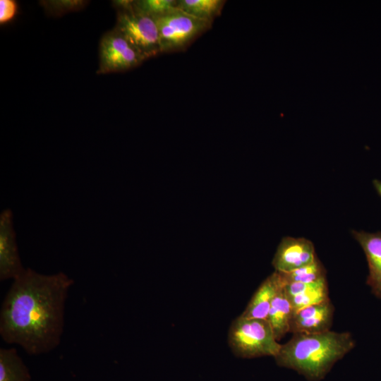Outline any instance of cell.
<instances>
[{"label": "cell", "mask_w": 381, "mask_h": 381, "mask_svg": "<svg viewBox=\"0 0 381 381\" xmlns=\"http://www.w3.org/2000/svg\"><path fill=\"white\" fill-rule=\"evenodd\" d=\"M73 284L62 272L44 274L26 268L13 279L2 302V339L32 356L56 349L64 332L66 301Z\"/></svg>", "instance_id": "cell-1"}, {"label": "cell", "mask_w": 381, "mask_h": 381, "mask_svg": "<svg viewBox=\"0 0 381 381\" xmlns=\"http://www.w3.org/2000/svg\"><path fill=\"white\" fill-rule=\"evenodd\" d=\"M355 346L349 332L296 333L281 345L274 358L279 367L293 370L309 381H320Z\"/></svg>", "instance_id": "cell-2"}, {"label": "cell", "mask_w": 381, "mask_h": 381, "mask_svg": "<svg viewBox=\"0 0 381 381\" xmlns=\"http://www.w3.org/2000/svg\"><path fill=\"white\" fill-rule=\"evenodd\" d=\"M228 344L234 356L241 358H274L282 345L275 339L267 320L241 315L229 327Z\"/></svg>", "instance_id": "cell-3"}, {"label": "cell", "mask_w": 381, "mask_h": 381, "mask_svg": "<svg viewBox=\"0 0 381 381\" xmlns=\"http://www.w3.org/2000/svg\"><path fill=\"white\" fill-rule=\"evenodd\" d=\"M153 18L158 28L162 53L183 51L212 25V23L177 7Z\"/></svg>", "instance_id": "cell-4"}, {"label": "cell", "mask_w": 381, "mask_h": 381, "mask_svg": "<svg viewBox=\"0 0 381 381\" xmlns=\"http://www.w3.org/2000/svg\"><path fill=\"white\" fill-rule=\"evenodd\" d=\"M116 32L122 35L144 59L162 53L158 28L151 16L134 7L119 13Z\"/></svg>", "instance_id": "cell-5"}, {"label": "cell", "mask_w": 381, "mask_h": 381, "mask_svg": "<svg viewBox=\"0 0 381 381\" xmlns=\"http://www.w3.org/2000/svg\"><path fill=\"white\" fill-rule=\"evenodd\" d=\"M102 73L121 71L139 65L143 57L116 31L105 35L99 47Z\"/></svg>", "instance_id": "cell-6"}, {"label": "cell", "mask_w": 381, "mask_h": 381, "mask_svg": "<svg viewBox=\"0 0 381 381\" xmlns=\"http://www.w3.org/2000/svg\"><path fill=\"white\" fill-rule=\"evenodd\" d=\"M25 270L16 242L13 212L6 209L0 214V280L15 279Z\"/></svg>", "instance_id": "cell-7"}, {"label": "cell", "mask_w": 381, "mask_h": 381, "mask_svg": "<svg viewBox=\"0 0 381 381\" xmlns=\"http://www.w3.org/2000/svg\"><path fill=\"white\" fill-rule=\"evenodd\" d=\"M316 258L311 241L303 237L285 236L277 246L272 265L274 271L286 273L312 262Z\"/></svg>", "instance_id": "cell-8"}, {"label": "cell", "mask_w": 381, "mask_h": 381, "mask_svg": "<svg viewBox=\"0 0 381 381\" xmlns=\"http://www.w3.org/2000/svg\"><path fill=\"white\" fill-rule=\"evenodd\" d=\"M334 307L330 299L294 313L290 333L318 334L331 330Z\"/></svg>", "instance_id": "cell-9"}, {"label": "cell", "mask_w": 381, "mask_h": 381, "mask_svg": "<svg viewBox=\"0 0 381 381\" xmlns=\"http://www.w3.org/2000/svg\"><path fill=\"white\" fill-rule=\"evenodd\" d=\"M351 235L362 248L368 266L366 284L371 294L381 299V231H351Z\"/></svg>", "instance_id": "cell-10"}, {"label": "cell", "mask_w": 381, "mask_h": 381, "mask_svg": "<svg viewBox=\"0 0 381 381\" xmlns=\"http://www.w3.org/2000/svg\"><path fill=\"white\" fill-rule=\"evenodd\" d=\"M283 287L281 274L274 271L260 284L241 315L267 320L272 302Z\"/></svg>", "instance_id": "cell-11"}, {"label": "cell", "mask_w": 381, "mask_h": 381, "mask_svg": "<svg viewBox=\"0 0 381 381\" xmlns=\"http://www.w3.org/2000/svg\"><path fill=\"white\" fill-rule=\"evenodd\" d=\"M284 289L294 313L306 307L329 300L327 279L312 283H288Z\"/></svg>", "instance_id": "cell-12"}, {"label": "cell", "mask_w": 381, "mask_h": 381, "mask_svg": "<svg viewBox=\"0 0 381 381\" xmlns=\"http://www.w3.org/2000/svg\"><path fill=\"white\" fill-rule=\"evenodd\" d=\"M293 314L294 310L283 287L274 298L267 318L277 341L290 332Z\"/></svg>", "instance_id": "cell-13"}, {"label": "cell", "mask_w": 381, "mask_h": 381, "mask_svg": "<svg viewBox=\"0 0 381 381\" xmlns=\"http://www.w3.org/2000/svg\"><path fill=\"white\" fill-rule=\"evenodd\" d=\"M0 381H31L29 370L15 348L0 349Z\"/></svg>", "instance_id": "cell-14"}, {"label": "cell", "mask_w": 381, "mask_h": 381, "mask_svg": "<svg viewBox=\"0 0 381 381\" xmlns=\"http://www.w3.org/2000/svg\"><path fill=\"white\" fill-rule=\"evenodd\" d=\"M224 4L223 0H177L176 7L198 18L213 23Z\"/></svg>", "instance_id": "cell-15"}, {"label": "cell", "mask_w": 381, "mask_h": 381, "mask_svg": "<svg viewBox=\"0 0 381 381\" xmlns=\"http://www.w3.org/2000/svg\"><path fill=\"white\" fill-rule=\"evenodd\" d=\"M284 284L288 283H312L327 279V271L317 257L312 262L286 273L279 272Z\"/></svg>", "instance_id": "cell-16"}, {"label": "cell", "mask_w": 381, "mask_h": 381, "mask_svg": "<svg viewBox=\"0 0 381 381\" xmlns=\"http://www.w3.org/2000/svg\"><path fill=\"white\" fill-rule=\"evenodd\" d=\"M177 0H141L133 3L134 8L152 18L176 7Z\"/></svg>", "instance_id": "cell-17"}, {"label": "cell", "mask_w": 381, "mask_h": 381, "mask_svg": "<svg viewBox=\"0 0 381 381\" xmlns=\"http://www.w3.org/2000/svg\"><path fill=\"white\" fill-rule=\"evenodd\" d=\"M17 6L13 0L0 1V23H5L11 20L16 15Z\"/></svg>", "instance_id": "cell-18"}, {"label": "cell", "mask_w": 381, "mask_h": 381, "mask_svg": "<svg viewBox=\"0 0 381 381\" xmlns=\"http://www.w3.org/2000/svg\"><path fill=\"white\" fill-rule=\"evenodd\" d=\"M373 185L376 190L377 193L381 197V181L377 179H374L373 181Z\"/></svg>", "instance_id": "cell-19"}]
</instances>
